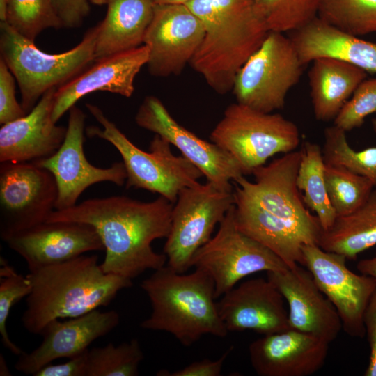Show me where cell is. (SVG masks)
Listing matches in <instances>:
<instances>
[{
	"label": "cell",
	"mask_w": 376,
	"mask_h": 376,
	"mask_svg": "<svg viewBox=\"0 0 376 376\" xmlns=\"http://www.w3.org/2000/svg\"><path fill=\"white\" fill-rule=\"evenodd\" d=\"M301 150L283 154L256 169L254 181L234 182L237 228L276 254L288 267L304 265L302 246L319 244L322 231L305 205L296 179Z\"/></svg>",
	"instance_id": "6da1fadb"
},
{
	"label": "cell",
	"mask_w": 376,
	"mask_h": 376,
	"mask_svg": "<svg viewBox=\"0 0 376 376\" xmlns=\"http://www.w3.org/2000/svg\"><path fill=\"white\" fill-rule=\"evenodd\" d=\"M173 203L159 196L142 202L125 196L94 198L65 210H54L47 221H73L95 228L104 248L100 263L107 274L133 279L165 265L164 253L152 242L169 235Z\"/></svg>",
	"instance_id": "7a4b0ae2"
},
{
	"label": "cell",
	"mask_w": 376,
	"mask_h": 376,
	"mask_svg": "<svg viewBox=\"0 0 376 376\" xmlns=\"http://www.w3.org/2000/svg\"><path fill=\"white\" fill-rule=\"evenodd\" d=\"M31 285L22 322L40 335L54 320L75 318L109 304L132 279L104 272L97 255L84 254L26 274Z\"/></svg>",
	"instance_id": "3957f363"
},
{
	"label": "cell",
	"mask_w": 376,
	"mask_h": 376,
	"mask_svg": "<svg viewBox=\"0 0 376 376\" xmlns=\"http://www.w3.org/2000/svg\"><path fill=\"white\" fill-rule=\"evenodd\" d=\"M186 5L205 29L191 67L216 93L232 91L238 71L269 32L265 22L252 0H192Z\"/></svg>",
	"instance_id": "277c9868"
},
{
	"label": "cell",
	"mask_w": 376,
	"mask_h": 376,
	"mask_svg": "<svg viewBox=\"0 0 376 376\" xmlns=\"http://www.w3.org/2000/svg\"><path fill=\"white\" fill-rule=\"evenodd\" d=\"M141 288L152 308L141 323L143 329L169 333L187 347L204 335L228 334L215 301L214 281L203 270L178 273L164 265L144 279Z\"/></svg>",
	"instance_id": "5b68a950"
},
{
	"label": "cell",
	"mask_w": 376,
	"mask_h": 376,
	"mask_svg": "<svg viewBox=\"0 0 376 376\" xmlns=\"http://www.w3.org/2000/svg\"><path fill=\"white\" fill-rule=\"evenodd\" d=\"M97 32V24L88 29L73 48L59 54H49L1 22V58L16 79L21 104L26 113L47 91L66 84L95 61Z\"/></svg>",
	"instance_id": "8992f818"
},
{
	"label": "cell",
	"mask_w": 376,
	"mask_h": 376,
	"mask_svg": "<svg viewBox=\"0 0 376 376\" xmlns=\"http://www.w3.org/2000/svg\"><path fill=\"white\" fill-rule=\"evenodd\" d=\"M86 107L102 127H86V135L108 141L119 152L127 173V189H145L174 203L182 189L196 185L203 176L185 157L175 155L170 143L160 136L155 134L150 151H143L130 141L100 107L90 103L86 104Z\"/></svg>",
	"instance_id": "52a82bcc"
},
{
	"label": "cell",
	"mask_w": 376,
	"mask_h": 376,
	"mask_svg": "<svg viewBox=\"0 0 376 376\" xmlns=\"http://www.w3.org/2000/svg\"><path fill=\"white\" fill-rule=\"evenodd\" d=\"M210 138L237 161L244 175L252 174L276 154L295 151L300 143L292 121L238 102L228 106Z\"/></svg>",
	"instance_id": "ba28073f"
},
{
	"label": "cell",
	"mask_w": 376,
	"mask_h": 376,
	"mask_svg": "<svg viewBox=\"0 0 376 376\" xmlns=\"http://www.w3.org/2000/svg\"><path fill=\"white\" fill-rule=\"evenodd\" d=\"M303 67L290 38L269 31L238 71L232 91L237 102L272 113L284 107L288 93L302 75Z\"/></svg>",
	"instance_id": "9c48e42d"
},
{
	"label": "cell",
	"mask_w": 376,
	"mask_h": 376,
	"mask_svg": "<svg viewBox=\"0 0 376 376\" xmlns=\"http://www.w3.org/2000/svg\"><path fill=\"white\" fill-rule=\"evenodd\" d=\"M234 203L233 191L220 189L209 182L182 189L173 207L164 246L167 265L178 273L191 267L194 254L212 238L215 226Z\"/></svg>",
	"instance_id": "30bf717a"
},
{
	"label": "cell",
	"mask_w": 376,
	"mask_h": 376,
	"mask_svg": "<svg viewBox=\"0 0 376 376\" xmlns=\"http://www.w3.org/2000/svg\"><path fill=\"white\" fill-rule=\"evenodd\" d=\"M191 266L212 279L216 298L249 275L288 268L272 251L237 228L234 205L219 224L215 235L196 252Z\"/></svg>",
	"instance_id": "8fae6325"
},
{
	"label": "cell",
	"mask_w": 376,
	"mask_h": 376,
	"mask_svg": "<svg viewBox=\"0 0 376 376\" xmlns=\"http://www.w3.org/2000/svg\"><path fill=\"white\" fill-rule=\"evenodd\" d=\"M58 189L52 174L33 162L0 165V237L13 235L46 221L55 210Z\"/></svg>",
	"instance_id": "7c38bea8"
},
{
	"label": "cell",
	"mask_w": 376,
	"mask_h": 376,
	"mask_svg": "<svg viewBox=\"0 0 376 376\" xmlns=\"http://www.w3.org/2000/svg\"><path fill=\"white\" fill-rule=\"evenodd\" d=\"M301 250L304 266L335 307L343 330L352 337L365 336L364 315L376 290V280L353 272L346 265L345 256L318 244H304Z\"/></svg>",
	"instance_id": "4fadbf2b"
},
{
	"label": "cell",
	"mask_w": 376,
	"mask_h": 376,
	"mask_svg": "<svg viewBox=\"0 0 376 376\" xmlns=\"http://www.w3.org/2000/svg\"><path fill=\"white\" fill-rule=\"evenodd\" d=\"M138 126L157 134L176 148L216 187L233 191L230 183L244 175L237 161L213 142L197 136L179 124L162 102L146 96L135 116Z\"/></svg>",
	"instance_id": "5bb4252c"
},
{
	"label": "cell",
	"mask_w": 376,
	"mask_h": 376,
	"mask_svg": "<svg viewBox=\"0 0 376 376\" xmlns=\"http://www.w3.org/2000/svg\"><path fill=\"white\" fill-rule=\"evenodd\" d=\"M86 115L74 105L69 110L65 139L55 153L33 162L49 171L58 189L55 210H65L77 204L81 194L90 186L110 182L118 186L125 184L127 173L122 162H115L107 168L89 163L84 152Z\"/></svg>",
	"instance_id": "9a60e30c"
},
{
	"label": "cell",
	"mask_w": 376,
	"mask_h": 376,
	"mask_svg": "<svg viewBox=\"0 0 376 376\" xmlns=\"http://www.w3.org/2000/svg\"><path fill=\"white\" fill-rule=\"evenodd\" d=\"M204 34L201 20L186 4H154L143 39L149 51V73L157 77L180 75L189 64Z\"/></svg>",
	"instance_id": "2e32d148"
},
{
	"label": "cell",
	"mask_w": 376,
	"mask_h": 376,
	"mask_svg": "<svg viewBox=\"0 0 376 376\" xmlns=\"http://www.w3.org/2000/svg\"><path fill=\"white\" fill-rule=\"evenodd\" d=\"M5 242L26 261L29 271L104 250L93 227L73 221H45Z\"/></svg>",
	"instance_id": "e0dca14e"
},
{
	"label": "cell",
	"mask_w": 376,
	"mask_h": 376,
	"mask_svg": "<svg viewBox=\"0 0 376 376\" xmlns=\"http://www.w3.org/2000/svg\"><path fill=\"white\" fill-rule=\"evenodd\" d=\"M119 322L116 311L97 309L65 321L54 320L42 330L40 345L31 352L19 355L15 368L33 375L56 359H70L84 352L94 340L111 332Z\"/></svg>",
	"instance_id": "ac0fdd59"
},
{
	"label": "cell",
	"mask_w": 376,
	"mask_h": 376,
	"mask_svg": "<svg viewBox=\"0 0 376 376\" xmlns=\"http://www.w3.org/2000/svg\"><path fill=\"white\" fill-rule=\"evenodd\" d=\"M284 300L267 278H256L224 293L217 307L228 332L251 330L265 336L290 328Z\"/></svg>",
	"instance_id": "d6986e66"
},
{
	"label": "cell",
	"mask_w": 376,
	"mask_h": 376,
	"mask_svg": "<svg viewBox=\"0 0 376 376\" xmlns=\"http://www.w3.org/2000/svg\"><path fill=\"white\" fill-rule=\"evenodd\" d=\"M267 276L288 303L290 329L329 343L337 338L343 329L340 318L308 270L297 265L284 271L268 272Z\"/></svg>",
	"instance_id": "ffe728a7"
},
{
	"label": "cell",
	"mask_w": 376,
	"mask_h": 376,
	"mask_svg": "<svg viewBox=\"0 0 376 376\" xmlns=\"http://www.w3.org/2000/svg\"><path fill=\"white\" fill-rule=\"evenodd\" d=\"M329 345L318 337L289 328L253 341L249 354L260 376H308L324 366Z\"/></svg>",
	"instance_id": "44dd1931"
},
{
	"label": "cell",
	"mask_w": 376,
	"mask_h": 376,
	"mask_svg": "<svg viewBox=\"0 0 376 376\" xmlns=\"http://www.w3.org/2000/svg\"><path fill=\"white\" fill-rule=\"evenodd\" d=\"M149 51L145 45L95 61L77 77L57 88L52 118L57 123L84 96L107 91L125 97L132 95L134 79L147 64Z\"/></svg>",
	"instance_id": "7402d4cb"
},
{
	"label": "cell",
	"mask_w": 376,
	"mask_h": 376,
	"mask_svg": "<svg viewBox=\"0 0 376 376\" xmlns=\"http://www.w3.org/2000/svg\"><path fill=\"white\" fill-rule=\"evenodd\" d=\"M57 88L47 91L25 116L1 125L0 162H33L50 157L63 143L67 127L52 118Z\"/></svg>",
	"instance_id": "603a6c76"
},
{
	"label": "cell",
	"mask_w": 376,
	"mask_h": 376,
	"mask_svg": "<svg viewBox=\"0 0 376 376\" xmlns=\"http://www.w3.org/2000/svg\"><path fill=\"white\" fill-rule=\"evenodd\" d=\"M301 63L319 58H331L355 65L367 73H376V43L343 31L318 16L290 32Z\"/></svg>",
	"instance_id": "cb8c5ba5"
},
{
	"label": "cell",
	"mask_w": 376,
	"mask_h": 376,
	"mask_svg": "<svg viewBox=\"0 0 376 376\" xmlns=\"http://www.w3.org/2000/svg\"><path fill=\"white\" fill-rule=\"evenodd\" d=\"M107 10L97 24L95 61L143 45L152 20V0H107Z\"/></svg>",
	"instance_id": "d4e9b609"
},
{
	"label": "cell",
	"mask_w": 376,
	"mask_h": 376,
	"mask_svg": "<svg viewBox=\"0 0 376 376\" xmlns=\"http://www.w3.org/2000/svg\"><path fill=\"white\" fill-rule=\"evenodd\" d=\"M367 75L355 65L334 58L314 60L308 79L315 119L334 120Z\"/></svg>",
	"instance_id": "484cf974"
},
{
	"label": "cell",
	"mask_w": 376,
	"mask_h": 376,
	"mask_svg": "<svg viewBox=\"0 0 376 376\" xmlns=\"http://www.w3.org/2000/svg\"><path fill=\"white\" fill-rule=\"evenodd\" d=\"M318 245L347 259H355L359 253L375 246L376 188L360 207L347 215L337 217L329 229L322 230Z\"/></svg>",
	"instance_id": "4316f807"
},
{
	"label": "cell",
	"mask_w": 376,
	"mask_h": 376,
	"mask_svg": "<svg viewBox=\"0 0 376 376\" xmlns=\"http://www.w3.org/2000/svg\"><path fill=\"white\" fill-rule=\"evenodd\" d=\"M324 164L321 147L315 143L304 142L296 183L304 192L305 205L315 213L322 230L329 229L337 217L327 191Z\"/></svg>",
	"instance_id": "83f0119b"
},
{
	"label": "cell",
	"mask_w": 376,
	"mask_h": 376,
	"mask_svg": "<svg viewBox=\"0 0 376 376\" xmlns=\"http://www.w3.org/2000/svg\"><path fill=\"white\" fill-rule=\"evenodd\" d=\"M324 178L329 198L337 217L360 207L375 188L367 178L338 165L325 163Z\"/></svg>",
	"instance_id": "f1b7e54d"
},
{
	"label": "cell",
	"mask_w": 376,
	"mask_h": 376,
	"mask_svg": "<svg viewBox=\"0 0 376 376\" xmlns=\"http://www.w3.org/2000/svg\"><path fill=\"white\" fill-rule=\"evenodd\" d=\"M376 133V118L371 120ZM322 148L324 162L343 166L369 179L376 188V146L356 150L349 144L346 132L333 125L324 132Z\"/></svg>",
	"instance_id": "f546056e"
},
{
	"label": "cell",
	"mask_w": 376,
	"mask_h": 376,
	"mask_svg": "<svg viewBox=\"0 0 376 376\" xmlns=\"http://www.w3.org/2000/svg\"><path fill=\"white\" fill-rule=\"evenodd\" d=\"M318 17L357 36L376 33V0H320Z\"/></svg>",
	"instance_id": "4dcf8cb0"
},
{
	"label": "cell",
	"mask_w": 376,
	"mask_h": 376,
	"mask_svg": "<svg viewBox=\"0 0 376 376\" xmlns=\"http://www.w3.org/2000/svg\"><path fill=\"white\" fill-rule=\"evenodd\" d=\"M143 358L136 338L88 349L86 376H136Z\"/></svg>",
	"instance_id": "1f68e13d"
},
{
	"label": "cell",
	"mask_w": 376,
	"mask_h": 376,
	"mask_svg": "<svg viewBox=\"0 0 376 376\" xmlns=\"http://www.w3.org/2000/svg\"><path fill=\"white\" fill-rule=\"evenodd\" d=\"M4 22L33 42L47 29L63 27L51 0H7Z\"/></svg>",
	"instance_id": "d6a6232c"
},
{
	"label": "cell",
	"mask_w": 376,
	"mask_h": 376,
	"mask_svg": "<svg viewBox=\"0 0 376 376\" xmlns=\"http://www.w3.org/2000/svg\"><path fill=\"white\" fill-rule=\"evenodd\" d=\"M269 31L291 32L318 16L320 0H252Z\"/></svg>",
	"instance_id": "836d02e7"
},
{
	"label": "cell",
	"mask_w": 376,
	"mask_h": 376,
	"mask_svg": "<svg viewBox=\"0 0 376 376\" xmlns=\"http://www.w3.org/2000/svg\"><path fill=\"white\" fill-rule=\"evenodd\" d=\"M31 285L26 276L3 261L0 268V335L3 346L13 354L19 356L24 351L9 337L6 323L11 308L19 300L26 297Z\"/></svg>",
	"instance_id": "e575fe53"
},
{
	"label": "cell",
	"mask_w": 376,
	"mask_h": 376,
	"mask_svg": "<svg viewBox=\"0 0 376 376\" xmlns=\"http://www.w3.org/2000/svg\"><path fill=\"white\" fill-rule=\"evenodd\" d=\"M373 113H376V78L366 79L358 86L334 125L347 132L360 127Z\"/></svg>",
	"instance_id": "d590c367"
},
{
	"label": "cell",
	"mask_w": 376,
	"mask_h": 376,
	"mask_svg": "<svg viewBox=\"0 0 376 376\" xmlns=\"http://www.w3.org/2000/svg\"><path fill=\"white\" fill-rule=\"evenodd\" d=\"M16 79L6 63L0 58V124L3 125L25 116L15 96Z\"/></svg>",
	"instance_id": "8d00e7d4"
},
{
	"label": "cell",
	"mask_w": 376,
	"mask_h": 376,
	"mask_svg": "<svg viewBox=\"0 0 376 376\" xmlns=\"http://www.w3.org/2000/svg\"><path fill=\"white\" fill-rule=\"evenodd\" d=\"M51 1L63 27L81 26L90 12L88 0Z\"/></svg>",
	"instance_id": "74e56055"
},
{
	"label": "cell",
	"mask_w": 376,
	"mask_h": 376,
	"mask_svg": "<svg viewBox=\"0 0 376 376\" xmlns=\"http://www.w3.org/2000/svg\"><path fill=\"white\" fill-rule=\"evenodd\" d=\"M232 349V347H229L217 360L205 359L192 362L183 368L173 372L162 370L157 375L159 376H220L224 363Z\"/></svg>",
	"instance_id": "f35d334b"
},
{
	"label": "cell",
	"mask_w": 376,
	"mask_h": 376,
	"mask_svg": "<svg viewBox=\"0 0 376 376\" xmlns=\"http://www.w3.org/2000/svg\"><path fill=\"white\" fill-rule=\"evenodd\" d=\"M84 352L70 358L63 363H49L36 372L34 376H86L87 353Z\"/></svg>",
	"instance_id": "ab89813d"
},
{
	"label": "cell",
	"mask_w": 376,
	"mask_h": 376,
	"mask_svg": "<svg viewBox=\"0 0 376 376\" xmlns=\"http://www.w3.org/2000/svg\"><path fill=\"white\" fill-rule=\"evenodd\" d=\"M363 322L370 346L369 363L364 375L376 376V290L366 310Z\"/></svg>",
	"instance_id": "60d3db41"
},
{
	"label": "cell",
	"mask_w": 376,
	"mask_h": 376,
	"mask_svg": "<svg viewBox=\"0 0 376 376\" xmlns=\"http://www.w3.org/2000/svg\"><path fill=\"white\" fill-rule=\"evenodd\" d=\"M357 268L361 274L370 276L376 280V255L372 258L359 260Z\"/></svg>",
	"instance_id": "b9f144b4"
},
{
	"label": "cell",
	"mask_w": 376,
	"mask_h": 376,
	"mask_svg": "<svg viewBox=\"0 0 376 376\" xmlns=\"http://www.w3.org/2000/svg\"><path fill=\"white\" fill-rule=\"evenodd\" d=\"M192 0H152L154 4H186Z\"/></svg>",
	"instance_id": "7bdbcfd3"
},
{
	"label": "cell",
	"mask_w": 376,
	"mask_h": 376,
	"mask_svg": "<svg viewBox=\"0 0 376 376\" xmlns=\"http://www.w3.org/2000/svg\"><path fill=\"white\" fill-rule=\"evenodd\" d=\"M0 375H10V372L6 365V361L2 354H1L0 357Z\"/></svg>",
	"instance_id": "ee69618b"
},
{
	"label": "cell",
	"mask_w": 376,
	"mask_h": 376,
	"mask_svg": "<svg viewBox=\"0 0 376 376\" xmlns=\"http://www.w3.org/2000/svg\"><path fill=\"white\" fill-rule=\"evenodd\" d=\"M7 0H0V20L5 21Z\"/></svg>",
	"instance_id": "f6af8a7d"
},
{
	"label": "cell",
	"mask_w": 376,
	"mask_h": 376,
	"mask_svg": "<svg viewBox=\"0 0 376 376\" xmlns=\"http://www.w3.org/2000/svg\"><path fill=\"white\" fill-rule=\"evenodd\" d=\"M88 1L90 3L93 4L102 6V5H105L107 3V0H88Z\"/></svg>",
	"instance_id": "bcb514c9"
}]
</instances>
